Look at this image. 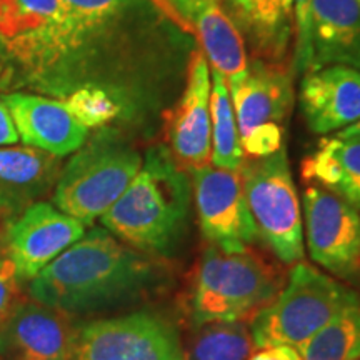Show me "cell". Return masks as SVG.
<instances>
[{
	"label": "cell",
	"instance_id": "cell-1",
	"mask_svg": "<svg viewBox=\"0 0 360 360\" xmlns=\"http://www.w3.org/2000/svg\"><path fill=\"white\" fill-rule=\"evenodd\" d=\"M77 25L94 87L122 107L124 117L154 107L162 87L191 56L188 32L157 0H62Z\"/></svg>",
	"mask_w": 360,
	"mask_h": 360
},
{
	"label": "cell",
	"instance_id": "cell-2",
	"mask_svg": "<svg viewBox=\"0 0 360 360\" xmlns=\"http://www.w3.org/2000/svg\"><path fill=\"white\" fill-rule=\"evenodd\" d=\"M162 283L155 259L94 227L29 282V297L79 317L141 302Z\"/></svg>",
	"mask_w": 360,
	"mask_h": 360
},
{
	"label": "cell",
	"instance_id": "cell-3",
	"mask_svg": "<svg viewBox=\"0 0 360 360\" xmlns=\"http://www.w3.org/2000/svg\"><path fill=\"white\" fill-rule=\"evenodd\" d=\"M94 87L82 40L62 0H0V89L64 101Z\"/></svg>",
	"mask_w": 360,
	"mask_h": 360
},
{
	"label": "cell",
	"instance_id": "cell-4",
	"mask_svg": "<svg viewBox=\"0 0 360 360\" xmlns=\"http://www.w3.org/2000/svg\"><path fill=\"white\" fill-rule=\"evenodd\" d=\"M192 186L165 146L148 148L142 167L101 217L105 231L147 255L169 257L186 231Z\"/></svg>",
	"mask_w": 360,
	"mask_h": 360
},
{
	"label": "cell",
	"instance_id": "cell-5",
	"mask_svg": "<svg viewBox=\"0 0 360 360\" xmlns=\"http://www.w3.org/2000/svg\"><path fill=\"white\" fill-rule=\"evenodd\" d=\"M142 155L117 129L102 127L74 152L53 188V205L85 227L101 219L142 167Z\"/></svg>",
	"mask_w": 360,
	"mask_h": 360
},
{
	"label": "cell",
	"instance_id": "cell-6",
	"mask_svg": "<svg viewBox=\"0 0 360 360\" xmlns=\"http://www.w3.org/2000/svg\"><path fill=\"white\" fill-rule=\"evenodd\" d=\"M359 302L354 289L300 260L281 294L254 315L252 339L257 349L292 347L300 352L335 315Z\"/></svg>",
	"mask_w": 360,
	"mask_h": 360
},
{
	"label": "cell",
	"instance_id": "cell-7",
	"mask_svg": "<svg viewBox=\"0 0 360 360\" xmlns=\"http://www.w3.org/2000/svg\"><path fill=\"white\" fill-rule=\"evenodd\" d=\"M278 283L269 265L249 252L227 254L209 245L197 269L191 297L195 327L215 321H245L277 295Z\"/></svg>",
	"mask_w": 360,
	"mask_h": 360
},
{
	"label": "cell",
	"instance_id": "cell-8",
	"mask_svg": "<svg viewBox=\"0 0 360 360\" xmlns=\"http://www.w3.org/2000/svg\"><path fill=\"white\" fill-rule=\"evenodd\" d=\"M257 236L283 264L304 259V222L285 147L249 157L238 170Z\"/></svg>",
	"mask_w": 360,
	"mask_h": 360
},
{
	"label": "cell",
	"instance_id": "cell-9",
	"mask_svg": "<svg viewBox=\"0 0 360 360\" xmlns=\"http://www.w3.org/2000/svg\"><path fill=\"white\" fill-rule=\"evenodd\" d=\"M238 137L247 157H265L283 147V132L295 102L292 72L278 62L254 57L244 74L227 80Z\"/></svg>",
	"mask_w": 360,
	"mask_h": 360
},
{
	"label": "cell",
	"instance_id": "cell-10",
	"mask_svg": "<svg viewBox=\"0 0 360 360\" xmlns=\"http://www.w3.org/2000/svg\"><path fill=\"white\" fill-rule=\"evenodd\" d=\"M72 360H186V349L172 322L139 310L77 328Z\"/></svg>",
	"mask_w": 360,
	"mask_h": 360
},
{
	"label": "cell",
	"instance_id": "cell-11",
	"mask_svg": "<svg viewBox=\"0 0 360 360\" xmlns=\"http://www.w3.org/2000/svg\"><path fill=\"white\" fill-rule=\"evenodd\" d=\"M302 215L314 262L342 281L360 282L359 210L326 188L307 187Z\"/></svg>",
	"mask_w": 360,
	"mask_h": 360
},
{
	"label": "cell",
	"instance_id": "cell-12",
	"mask_svg": "<svg viewBox=\"0 0 360 360\" xmlns=\"http://www.w3.org/2000/svg\"><path fill=\"white\" fill-rule=\"evenodd\" d=\"M192 188L202 236L227 254L245 252L257 237L237 170L212 165L192 170Z\"/></svg>",
	"mask_w": 360,
	"mask_h": 360
},
{
	"label": "cell",
	"instance_id": "cell-13",
	"mask_svg": "<svg viewBox=\"0 0 360 360\" xmlns=\"http://www.w3.org/2000/svg\"><path fill=\"white\" fill-rule=\"evenodd\" d=\"M210 65L204 52L193 49L188 57L182 94L165 112L169 150L180 169L195 170L210 165L212 119H210Z\"/></svg>",
	"mask_w": 360,
	"mask_h": 360
},
{
	"label": "cell",
	"instance_id": "cell-14",
	"mask_svg": "<svg viewBox=\"0 0 360 360\" xmlns=\"http://www.w3.org/2000/svg\"><path fill=\"white\" fill-rule=\"evenodd\" d=\"M85 233V225L47 202H37L6 225L4 249L22 283L30 282Z\"/></svg>",
	"mask_w": 360,
	"mask_h": 360
},
{
	"label": "cell",
	"instance_id": "cell-15",
	"mask_svg": "<svg viewBox=\"0 0 360 360\" xmlns=\"http://www.w3.org/2000/svg\"><path fill=\"white\" fill-rule=\"evenodd\" d=\"M75 340L69 315L22 297L0 323V360H72Z\"/></svg>",
	"mask_w": 360,
	"mask_h": 360
},
{
	"label": "cell",
	"instance_id": "cell-16",
	"mask_svg": "<svg viewBox=\"0 0 360 360\" xmlns=\"http://www.w3.org/2000/svg\"><path fill=\"white\" fill-rule=\"evenodd\" d=\"M299 105L314 134H330L360 120V72L347 65H323L304 74Z\"/></svg>",
	"mask_w": 360,
	"mask_h": 360
},
{
	"label": "cell",
	"instance_id": "cell-17",
	"mask_svg": "<svg viewBox=\"0 0 360 360\" xmlns=\"http://www.w3.org/2000/svg\"><path fill=\"white\" fill-rule=\"evenodd\" d=\"M0 98L11 110L20 141L25 146L57 157H67L87 142L89 129L72 115L64 101L24 92H7Z\"/></svg>",
	"mask_w": 360,
	"mask_h": 360
},
{
	"label": "cell",
	"instance_id": "cell-18",
	"mask_svg": "<svg viewBox=\"0 0 360 360\" xmlns=\"http://www.w3.org/2000/svg\"><path fill=\"white\" fill-rule=\"evenodd\" d=\"M62 167V157L40 148L0 147V224H11L51 195Z\"/></svg>",
	"mask_w": 360,
	"mask_h": 360
},
{
	"label": "cell",
	"instance_id": "cell-19",
	"mask_svg": "<svg viewBox=\"0 0 360 360\" xmlns=\"http://www.w3.org/2000/svg\"><path fill=\"white\" fill-rule=\"evenodd\" d=\"M310 69L347 65L360 72V0H312Z\"/></svg>",
	"mask_w": 360,
	"mask_h": 360
},
{
	"label": "cell",
	"instance_id": "cell-20",
	"mask_svg": "<svg viewBox=\"0 0 360 360\" xmlns=\"http://www.w3.org/2000/svg\"><path fill=\"white\" fill-rule=\"evenodd\" d=\"M220 4L257 57L277 62L285 56L294 30L292 0H220Z\"/></svg>",
	"mask_w": 360,
	"mask_h": 360
},
{
	"label": "cell",
	"instance_id": "cell-21",
	"mask_svg": "<svg viewBox=\"0 0 360 360\" xmlns=\"http://www.w3.org/2000/svg\"><path fill=\"white\" fill-rule=\"evenodd\" d=\"M302 177L360 210V137H326L302 164Z\"/></svg>",
	"mask_w": 360,
	"mask_h": 360
},
{
	"label": "cell",
	"instance_id": "cell-22",
	"mask_svg": "<svg viewBox=\"0 0 360 360\" xmlns=\"http://www.w3.org/2000/svg\"><path fill=\"white\" fill-rule=\"evenodd\" d=\"M193 32L199 35L207 62L224 75L225 82L247 70L244 37L220 0H200L193 15Z\"/></svg>",
	"mask_w": 360,
	"mask_h": 360
},
{
	"label": "cell",
	"instance_id": "cell-23",
	"mask_svg": "<svg viewBox=\"0 0 360 360\" xmlns=\"http://www.w3.org/2000/svg\"><path fill=\"white\" fill-rule=\"evenodd\" d=\"M210 119H212V157L210 164L217 169L240 170L245 155L238 137L236 112L227 82L219 70H210Z\"/></svg>",
	"mask_w": 360,
	"mask_h": 360
},
{
	"label": "cell",
	"instance_id": "cell-24",
	"mask_svg": "<svg viewBox=\"0 0 360 360\" xmlns=\"http://www.w3.org/2000/svg\"><path fill=\"white\" fill-rule=\"evenodd\" d=\"M197 328L186 360H247L255 349L245 321H215Z\"/></svg>",
	"mask_w": 360,
	"mask_h": 360
},
{
	"label": "cell",
	"instance_id": "cell-25",
	"mask_svg": "<svg viewBox=\"0 0 360 360\" xmlns=\"http://www.w3.org/2000/svg\"><path fill=\"white\" fill-rule=\"evenodd\" d=\"M300 355L302 360H360V302L335 315Z\"/></svg>",
	"mask_w": 360,
	"mask_h": 360
},
{
	"label": "cell",
	"instance_id": "cell-26",
	"mask_svg": "<svg viewBox=\"0 0 360 360\" xmlns=\"http://www.w3.org/2000/svg\"><path fill=\"white\" fill-rule=\"evenodd\" d=\"M64 103L72 115L89 130L107 127L110 122L124 117L119 102L109 92L98 87H82L75 90L64 98Z\"/></svg>",
	"mask_w": 360,
	"mask_h": 360
},
{
	"label": "cell",
	"instance_id": "cell-27",
	"mask_svg": "<svg viewBox=\"0 0 360 360\" xmlns=\"http://www.w3.org/2000/svg\"><path fill=\"white\" fill-rule=\"evenodd\" d=\"M294 4V30H295V57L294 70L305 74L312 60L310 27H312V0H292Z\"/></svg>",
	"mask_w": 360,
	"mask_h": 360
},
{
	"label": "cell",
	"instance_id": "cell-28",
	"mask_svg": "<svg viewBox=\"0 0 360 360\" xmlns=\"http://www.w3.org/2000/svg\"><path fill=\"white\" fill-rule=\"evenodd\" d=\"M20 285L22 282L17 276L15 265L2 245L0 247V323L22 299Z\"/></svg>",
	"mask_w": 360,
	"mask_h": 360
},
{
	"label": "cell",
	"instance_id": "cell-29",
	"mask_svg": "<svg viewBox=\"0 0 360 360\" xmlns=\"http://www.w3.org/2000/svg\"><path fill=\"white\" fill-rule=\"evenodd\" d=\"M200 0H157V4L188 34L193 32V15Z\"/></svg>",
	"mask_w": 360,
	"mask_h": 360
},
{
	"label": "cell",
	"instance_id": "cell-30",
	"mask_svg": "<svg viewBox=\"0 0 360 360\" xmlns=\"http://www.w3.org/2000/svg\"><path fill=\"white\" fill-rule=\"evenodd\" d=\"M20 141L19 132H17L15 124H13L11 110L0 98V147L4 146H13Z\"/></svg>",
	"mask_w": 360,
	"mask_h": 360
},
{
	"label": "cell",
	"instance_id": "cell-31",
	"mask_svg": "<svg viewBox=\"0 0 360 360\" xmlns=\"http://www.w3.org/2000/svg\"><path fill=\"white\" fill-rule=\"evenodd\" d=\"M247 360H302V355L292 347H269L250 355Z\"/></svg>",
	"mask_w": 360,
	"mask_h": 360
},
{
	"label": "cell",
	"instance_id": "cell-32",
	"mask_svg": "<svg viewBox=\"0 0 360 360\" xmlns=\"http://www.w3.org/2000/svg\"><path fill=\"white\" fill-rule=\"evenodd\" d=\"M337 135H340V137H360V120L357 124H354L347 129L340 130V132Z\"/></svg>",
	"mask_w": 360,
	"mask_h": 360
}]
</instances>
